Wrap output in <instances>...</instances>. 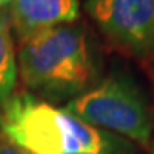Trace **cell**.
Returning a JSON list of instances; mask_svg holds the SVG:
<instances>
[{"mask_svg": "<svg viewBox=\"0 0 154 154\" xmlns=\"http://www.w3.org/2000/svg\"><path fill=\"white\" fill-rule=\"evenodd\" d=\"M17 72L27 88L54 99L87 91L96 66L83 29L65 24L22 39Z\"/></svg>", "mask_w": 154, "mask_h": 154, "instance_id": "2", "label": "cell"}, {"mask_svg": "<svg viewBox=\"0 0 154 154\" xmlns=\"http://www.w3.org/2000/svg\"><path fill=\"white\" fill-rule=\"evenodd\" d=\"M0 154H29V152L20 149L16 145L10 143L8 140H5L2 135H0Z\"/></svg>", "mask_w": 154, "mask_h": 154, "instance_id": "7", "label": "cell"}, {"mask_svg": "<svg viewBox=\"0 0 154 154\" xmlns=\"http://www.w3.org/2000/svg\"><path fill=\"white\" fill-rule=\"evenodd\" d=\"M75 118L104 132H115L148 148L152 118L142 90L131 77L115 72L72 97L65 107Z\"/></svg>", "mask_w": 154, "mask_h": 154, "instance_id": "3", "label": "cell"}, {"mask_svg": "<svg viewBox=\"0 0 154 154\" xmlns=\"http://www.w3.org/2000/svg\"><path fill=\"white\" fill-rule=\"evenodd\" d=\"M149 148H151V154H154V135L151 138V145H149Z\"/></svg>", "mask_w": 154, "mask_h": 154, "instance_id": "9", "label": "cell"}, {"mask_svg": "<svg viewBox=\"0 0 154 154\" xmlns=\"http://www.w3.org/2000/svg\"><path fill=\"white\" fill-rule=\"evenodd\" d=\"M10 24L19 39L57 25L72 24L79 17V0H13Z\"/></svg>", "mask_w": 154, "mask_h": 154, "instance_id": "5", "label": "cell"}, {"mask_svg": "<svg viewBox=\"0 0 154 154\" xmlns=\"http://www.w3.org/2000/svg\"><path fill=\"white\" fill-rule=\"evenodd\" d=\"M17 82V57L10 17L0 13V106L13 96Z\"/></svg>", "mask_w": 154, "mask_h": 154, "instance_id": "6", "label": "cell"}, {"mask_svg": "<svg viewBox=\"0 0 154 154\" xmlns=\"http://www.w3.org/2000/svg\"><path fill=\"white\" fill-rule=\"evenodd\" d=\"M13 0H0V8H5V6H8Z\"/></svg>", "mask_w": 154, "mask_h": 154, "instance_id": "8", "label": "cell"}, {"mask_svg": "<svg viewBox=\"0 0 154 154\" xmlns=\"http://www.w3.org/2000/svg\"><path fill=\"white\" fill-rule=\"evenodd\" d=\"M85 10L120 49L138 57L154 54V0H87Z\"/></svg>", "mask_w": 154, "mask_h": 154, "instance_id": "4", "label": "cell"}, {"mask_svg": "<svg viewBox=\"0 0 154 154\" xmlns=\"http://www.w3.org/2000/svg\"><path fill=\"white\" fill-rule=\"evenodd\" d=\"M0 135L29 154H123L128 148L123 138L30 93L14 94L0 106Z\"/></svg>", "mask_w": 154, "mask_h": 154, "instance_id": "1", "label": "cell"}, {"mask_svg": "<svg viewBox=\"0 0 154 154\" xmlns=\"http://www.w3.org/2000/svg\"><path fill=\"white\" fill-rule=\"evenodd\" d=\"M74 154H93V152H74Z\"/></svg>", "mask_w": 154, "mask_h": 154, "instance_id": "10", "label": "cell"}]
</instances>
